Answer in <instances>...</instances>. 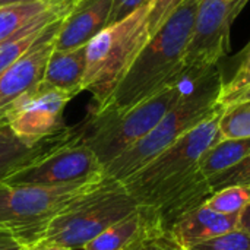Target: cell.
Segmentation results:
<instances>
[{
  "mask_svg": "<svg viewBox=\"0 0 250 250\" xmlns=\"http://www.w3.org/2000/svg\"><path fill=\"white\" fill-rule=\"evenodd\" d=\"M199 0H185L135 57L111 97L97 110L126 111L186 81L183 57Z\"/></svg>",
  "mask_w": 250,
  "mask_h": 250,
  "instance_id": "1",
  "label": "cell"
},
{
  "mask_svg": "<svg viewBox=\"0 0 250 250\" xmlns=\"http://www.w3.org/2000/svg\"><path fill=\"white\" fill-rule=\"evenodd\" d=\"M223 85L224 78L218 64L205 75L190 79L183 97L158 125L125 154L104 167V177L123 183L155 160L179 138L211 117L223 107L218 103Z\"/></svg>",
  "mask_w": 250,
  "mask_h": 250,
  "instance_id": "2",
  "label": "cell"
},
{
  "mask_svg": "<svg viewBox=\"0 0 250 250\" xmlns=\"http://www.w3.org/2000/svg\"><path fill=\"white\" fill-rule=\"evenodd\" d=\"M189 82L186 79L170 85L126 111L94 108L76 125L78 139L95 154L104 168L158 125L183 97Z\"/></svg>",
  "mask_w": 250,
  "mask_h": 250,
  "instance_id": "3",
  "label": "cell"
},
{
  "mask_svg": "<svg viewBox=\"0 0 250 250\" xmlns=\"http://www.w3.org/2000/svg\"><path fill=\"white\" fill-rule=\"evenodd\" d=\"M224 107L185 133L148 166L123 182L139 207H152L170 192L205 179L198 163L212 145L221 141L220 119ZM207 180V179H205Z\"/></svg>",
  "mask_w": 250,
  "mask_h": 250,
  "instance_id": "4",
  "label": "cell"
},
{
  "mask_svg": "<svg viewBox=\"0 0 250 250\" xmlns=\"http://www.w3.org/2000/svg\"><path fill=\"white\" fill-rule=\"evenodd\" d=\"M138 207L123 183L104 179L95 189L63 208L48 223L38 242L82 250Z\"/></svg>",
  "mask_w": 250,
  "mask_h": 250,
  "instance_id": "5",
  "label": "cell"
},
{
  "mask_svg": "<svg viewBox=\"0 0 250 250\" xmlns=\"http://www.w3.org/2000/svg\"><path fill=\"white\" fill-rule=\"evenodd\" d=\"M149 6L151 0L120 22L105 26L86 44L83 91L91 92L95 107L107 103L135 57L149 41L146 31Z\"/></svg>",
  "mask_w": 250,
  "mask_h": 250,
  "instance_id": "6",
  "label": "cell"
},
{
  "mask_svg": "<svg viewBox=\"0 0 250 250\" xmlns=\"http://www.w3.org/2000/svg\"><path fill=\"white\" fill-rule=\"evenodd\" d=\"M103 180L63 186L0 183V229L12 233L29 249L63 208L95 189Z\"/></svg>",
  "mask_w": 250,
  "mask_h": 250,
  "instance_id": "7",
  "label": "cell"
},
{
  "mask_svg": "<svg viewBox=\"0 0 250 250\" xmlns=\"http://www.w3.org/2000/svg\"><path fill=\"white\" fill-rule=\"evenodd\" d=\"M249 0H199L183 57L188 79H196L227 54L231 26Z\"/></svg>",
  "mask_w": 250,
  "mask_h": 250,
  "instance_id": "8",
  "label": "cell"
},
{
  "mask_svg": "<svg viewBox=\"0 0 250 250\" xmlns=\"http://www.w3.org/2000/svg\"><path fill=\"white\" fill-rule=\"evenodd\" d=\"M73 136L67 142L28 167L13 173L1 183L63 186L105 179L101 163L95 154L78 139L76 126H73Z\"/></svg>",
  "mask_w": 250,
  "mask_h": 250,
  "instance_id": "9",
  "label": "cell"
},
{
  "mask_svg": "<svg viewBox=\"0 0 250 250\" xmlns=\"http://www.w3.org/2000/svg\"><path fill=\"white\" fill-rule=\"evenodd\" d=\"M70 100V94L40 83L9 108L4 123L23 144L34 146L66 127L63 111Z\"/></svg>",
  "mask_w": 250,
  "mask_h": 250,
  "instance_id": "10",
  "label": "cell"
},
{
  "mask_svg": "<svg viewBox=\"0 0 250 250\" xmlns=\"http://www.w3.org/2000/svg\"><path fill=\"white\" fill-rule=\"evenodd\" d=\"M66 16L67 13L54 21L48 26L45 35L28 53L0 73V125H6V113L18 100L41 83L45 66L56 48L57 35Z\"/></svg>",
  "mask_w": 250,
  "mask_h": 250,
  "instance_id": "11",
  "label": "cell"
},
{
  "mask_svg": "<svg viewBox=\"0 0 250 250\" xmlns=\"http://www.w3.org/2000/svg\"><path fill=\"white\" fill-rule=\"evenodd\" d=\"M111 6L113 0H76L62 23L56 50H72L86 45L108 26Z\"/></svg>",
  "mask_w": 250,
  "mask_h": 250,
  "instance_id": "12",
  "label": "cell"
},
{
  "mask_svg": "<svg viewBox=\"0 0 250 250\" xmlns=\"http://www.w3.org/2000/svg\"><path fill=\"white\" fill-rule=\"evenodd\" d=\"M73 126L64 127L34 146L23 144L7 125H0V183L13 173L50 154L73 136Z\"/></svg>",
  "mask_w": 250,
  "mask_h": 250,
  "instance_id": "13",
  "label": "cell"
},
{
  "mask_svg": "<svg viewBox=\"0 0 250 250\" xmlns=\"http://www.w3.org/2000/svg\"><path fill=\"white\" fill-rule=\"evenodd\" d=\"M242 214L224 215L218 214L205 205L198 207L192 212L186 214L180 218L170 230L168 236L174 240V243L188 249L196 243L209 240L212 237L221 236L239 227Z\"/></svg>",
  "mask_w": 250,
  "mask_h": 250,
  "instance_id": "14",
  "label": "cell"
},
{
  "mask_svg": "<svg viewBox=\"0 0 250 250\" xmlns=\"http://www.w3.org/2000/svg\"><path fill=\"white\" fill-rule=\"evenodd\" d=\"M163 233L154 212L149 208L138 207L132 214L85 245L82 250H127L149 236Z\"/></svg>",
  "mask_w": 250,
  "mask_h": 250,
  "instance_id": "15",
  "label": "cell"
},
{
  "mask_svg": "<svg viewBox=\"0 0 250 250\" xmlns=\"http://www.w3.org/2000/svg\"><path fill=\"white\" fill-rule=\"evenodd\" d=\"M86 72V45L72 50H56L48 59L41 81L42 86L70 94L73 98L83 91Z\"/></svg>",
  "mask_w": 250,
  "mask_h": 250,
  "instance_id": "16",
  "label": "cell"
},
{
  "mask_svg": "<svg viewBox=\"0 0 250 250\" xmlns=\"http://www.w3.org/2000/svg\"><path fill=\"white\" fill-rule=\"evenodd\" d=\"M249 154L250 138L223 139L205 151L198 163V170L208 180L215 174L236 166Z\"/></svg>",
  "mask_w": 250,
  "mask_h": 250,
  "instance_id": "17",
  "label": "cell"
},
{
  "mask_svg": "<svg viewBox=\"0 0 250 250\" xmlns=\"http://www.w3.org/2000/svg\"><path fill=\"white\" fill-rule=\"evenodd\" d=\"M56 1L57 0H44L0 7V44L19 31L23 25H26L38 13L53 6Z\"/></svg>",
  "mask_w": 250,
  "mask_h": 250,
  "instance_id": "18",
  "label": "cell"
},
{
  "mask_svg": "<svg viewBox=\"0 0 250 250\" xmlns=\"http://www.w3.org/2000/svg\"><path fill=\"white\" fill-rule=\"evenodd\" d=\"M218 127L221 141L250 138V101L224 107Z\"/></svg>",
  "mask_w": 250,
  "mask_h": 250,
  "instance_id": "19",
  "label": "cell"
},
{
  "mask_svg": "<svg viewBox=\"0 0 250 250\" xmlns=\"http://www.w3.org/2000/svg\"><path fill=\"white\" fill-rule=\"evenodd\" d=\"M204 205L224 215L242 214L250 205V188L249 186L224 188L218 192H214L205 201Z\"/></svg>",
  "mask_w": 250,
  "mask_h": 250,
  "instance_id": "20",
  "label": "cell"
},
{
  "mask_svg": "<svg viewBox=\"0 0 250 250\" xmlns=\"http://www.w3.org/2000/svg\"><path fill=\"white\" fill-rule=\"evenodd\" d=\"M248 86H250V42L242 54L240 64L234 72V75L230 78V81H224L221 95L218 100L220 105L223 107L230 105L236 100V97L240 92H243Z\"/></svg>",
  "mask_w": 250,
  "mask_h": 250,
  "instance_id": "21",
  "label": "cell"
},
{
  "mask_svg": "<svg viewBox=\"0 0 250 250\" xmlns=\"http://www.w3.org/2000/svg\"><path fill=\"white\" fill-rule=\"evenodd\" d=\"M183 250H250V233L237 227L229 233L196 243Z\"/></svg>",
  "mask_w": 250,
  "mask_h": 250,
  "instance_id": "22",
  "label": "cell"
},
{
  "mask_svg": "<svg viewBox=\"0 0 250 250\" xmlns=\"http://www.w3.org/2000/svg\"><path fill=\"white\" fill-rule=\"evenodd\" d=\"M208 185L212 193L224 188H230V186H249L250 188V154L236 166L208 179Z\"/></svg>",
  "mask_w": 250,
  "mask_h": 250,
  "instance_id": "23",
  "label": "cell"
},
{
  "mask_svg": "<svg viewBox=\"0 0 250 250\" xmlns=\"http://www.w3.org/2000/svg\"><path fill=\"white\" fill-rule=\"evenodd\" d=\"M183 1L185 0H151V6L146 15V31L149 38L158 32V29L167 22V19Z\"/></svg>",
  "mask_w": 250,
  "mask_h": 250,
  "instance_id": "24",
  "label": "cell"
},
{
  "mask_svg": "<svg viewBox=\"0 0 250 250\" xmlns=\"http://www.w3.org/2000/svg\"><path fill=\"white\" fill-rule=\"evenodd\" d=\"M127 250H182V248H179L167 233H163L158 236H149Z\"/></svg>",
  "mask_w": 250,
  "mask_h": 250,
  "instance_id": "25",
  "label": "cell"
},
{
  "mask_svg": "<svg viewBox=\"0 0 250 250\" xmlns=\"http://www.w3.org/2000/svg\"><path fill=\"white\" fill-rule=\"evenodd\" d=\"M148 0H113L110 18H108V25L117 23L122 19L127 18L132 15L136 9L144 6Z\"/></svg>",
  "mask_w": 250,
  "mask_h": 250,
  "instance_id": "26",
  "label": "cell"
},
{
  "mask_svg": "<svg viewBox=\"0 0 250 250\" xmlns=\"http://www.w3.org/2000/svg\"><path fill=\"white\" fill-rule=\"evenodd\" d=\"M0 250H26V248L12 233L0 229Z\"/></svg>",
  "mask_w": 250,
  "mask_h": 250,
  "instance_id": "27",
  "label": "cell"
},
{
  "mask_svg": "<svg viewBox=\"0 0 250 250\" xmlns=\"http://www.w3.org/2000/svg\"><path fill=\"white\" fill-rule=\"evenodd\" d=\"M29 250H81V249H72V248H64V246H59V245H50L45 242H38L35 243Z\"/></svg>",
  "mask_w": 250,
  "mask_h": 250,
  "instance_id": "28",
  "label": "cell"
},
{
  "mask_svg": "<svg viewBox=\"0 0 250 250\" xmlns=\"http://www.w3.org/2000/svg\"><path fill=\"white\" fill-rule=\"evenodd\" d=\"M239 227L246 230L248 233H250V205L242 212V217H240V223H239Z\"/></svg>",
  "mask_w": 250,
  "mask_h": 250,
  "instance_id": "29",
  "label": "cell"
},
{
  "mask_svg": "<svg viewBox=\"0 0 250 250\" xmlns=\"http://www.w3.org/2000/svg\"><path fill=\"white\" fill-rule=\"evenodd\" d=\"M245 101H250V86H248L243 92H240L231 104H234V103H245Z\"/></svg>",
  "mask_w": 250,
  "mask_h": 250,
  "instance_id": "30",
  "label": "cell"
},
{
  "mask_svg": "<svg viewBox=\"0 0 250 250\" xmlns=\"http://www.w3.org/2000/svg\"><path fill=\"white\" fill-rule=\"evenodd\" d=\"M32 1H44V0H0V7L10 6V4H19V3H32Z\"/></svg>",
  "mask_w": 250,
  "mask_h": 250,
  "instance_id": "31",
  "label": "cell"
},
{
  "mask_svg": "<svg viewBox=\"0 0 250 250\" xmlns=\"http://www.w3.org/2000/svg\"><path fill=\"white\" fill-rule=\"evenodd\" d=\"M26 250H29V249H26Z\"/></svg>",
  "mask_w": 250,
  "mask_h": 250,
  "instance_id": "32",
  "label": "cell"
},
{
  "mask_svg": "<svg viewBox=\"0 0 250 250\" xmlns=\"http://www.w3.org/2000/svg\"><path fill=\"white\" fill-rule=\"evenodd\" d=\"M182 250H183V249H182Z\"/></svg>",
  "mask_w": 250,
  "mask_h": 250,
  "instance_id": "33",
  "label": "cell"
}]
</instances>
